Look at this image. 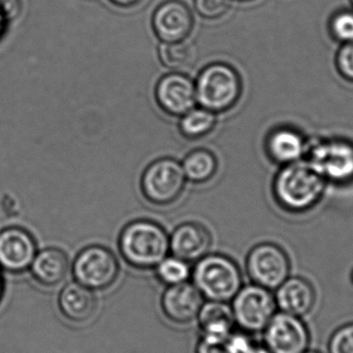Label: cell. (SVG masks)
Listing matches in <instances>:
<instances>
[{
    "instance_id": "cell-1",
    "label": "cell",
    "mask_w": 353,
    "mask_h": 353,
    "mask_svg": "<svg viewBox=\"0 0 353 353\" xmlns=\"http://www.w3.org/2000/svg\"><path fill=\"white\" fill-rule=\"evenodd\" d=\"M119 249L124 261L139 270L157 267L170 251V236L163 226L151 220L130 222L119 238Z\"/></svg>"
},
{
    "instance_id": "cell-2",
    "label": "cell",
    "mask_w": 353,
    "mask_h": 353,
    "mask_svg": "<svg viewBox=\"0 0 353 353\" xmlns=\"http://www.w3.org/2000/svg\"><path fill=\"white\" fill-rule=\"evenodd\" d=\"M325 188V179L306 161L283 165L273 185L276 201L292 212L306 211L316 205Z\"/></svg>"
},
{
    "instance_id": "cell-3",
    "label": "cell",
    "mask_w": 353,
    "mask_h": 353,
    "mask_svg": "<svg viewBox=\"0 0 353 353\" xmlns=\"http://www.w3.org/2000/svg\"><path fill=\"white\" fill-rule=\"evenodd\" d=\"M193 285L203 299L228 303L242 288V274L238 265L222 254L205 255L191 271Z\"/></svg>"
},
{
    "instance_id": "cell-4",
    "label": "cell",
    "mask_w": 353,
    "mask_h": 353,
    "mask_svg": "<svg viewBox=\"0 0 353 353\" xmlns=\"http://www.w3.org/2000/svg\"><path fill=\"white\" fill-rule=\"evenodd\" d=\"M195 84L196 101L213 113L232 109L242 94V80L230 64L216 62L205 66Z\"/></svg>"
},
{
    "instance_id": "cell-5",
    "label": "cell",
    "mask_w": 353,
    "mask_h": 353,
    "mask_svg": "<svg viewBox=\"0 0 353 353\" xmlns=\"http://www.w3.org/2000/svg\"><path fill=\"white\" fill-rule=\"evenodd\" d=\"M232 301L234 323L249 335L263 333L278 311L272 290L254 283L241 288Z\"/></svg>"
},
{
    "instance_id": "cell-6",
    "label": "cell",
    "mask_w": 353,
    "mask_h": 353,
    "mask_svg": "<svg viewBox=\"0 0 353 353\" xmlns=\"http://www.w3.org/2000/svg\"><path fill=\"white\" fill-rule=\"evenodd\" d=\"M306 161L325 182L353 180V143L343 139H323L308 144Z\"/></svg>"
},
{
    "instance_id": "cell-7",
    "label": "cell",
    "mask_w": 353,
    "mask_h": 353,
    "mask_svg": "<svg viewBox=\"0 0 353 353\" xmlns=\"http://www.w3.org/2000/svg\"><path fill=\"white\" fill-rule=\"evenodd\" d=\"M72 274L78 283L93 292H101L111 288L118 279L119 263L110 249L94 245L77 255Z\"/></svg>"
},
{
    "instance_id": "cell-8",
    "label": "cell",
    "mask_w": 353,
    "mask_h": 353,
    "mask_svg": "<svg viewBox=\"0 0 353 353\" xmlns=\"http://www.w3.org/2000/svg\"><path fill=\"white\" fill-rule=\"evenodd\" d=\"M185 182L182 165L175 159H161L145 170L141 187L147 201L153 205H169L181 196Z\"/></svg>"
},
{
    "instance_id": "cell-9",
    "label": "cell",
    "mask_w": 353,
    "mask_h": 353,
    "mask_svg": "<svg viewBox=\"0 0 353 353\" xmlns=\"http://www.w3.org/2000/svg\"><path fill=\"white\" fill-rule=\"evenodd\" d=\"M247 273L251 281L275 292L290 276V261L285 251L273 243H261L249 252Z\"/></svg>"
},
{
    "instance_id": "cell-10",
    "label": "cell",
    "mask_w": 353,
    "mask_h": 353,
    "mask_svg": "<svg viewBox=\"0 0 353 353\" xmlns=\"http://www.w3.org/2000/svg\"><path fill=\"white\" fill-rule=\"evenodd\" d=\"M263 343L271 353H304L310 347V331L301 317L277 311L263 330Z\"/></svg>"
},
{
    "instance_id": "cell-11",
    "label": "cell",
    "mask_w": 353,
    "mask_h": 353,
    "mask_svg": "<svg viewBox=\"0 0 353 353\" xmlns=\"http://www.w3.org/2000/svg\"><path fill=\"white\" fill-rule=\"evenodd\" d=\"M192 12L181 0H167L157 6L153 12V31L161 43L184 41L193 29Z\"/></svg>"
},
{
    "instance_id": "cell-12",
    "label": "cell",
    "mask_w": 353,
    "mask_h": 353,
    "mask_svg": "<svg viewBox=\"0 0 353 353\" xmlns=\"http://www.w3.org/2000/svg\"><path fill=\"white\" fill-rule=\"evenodd\" d=\"M155 97L165 113L182 117L196 103L195 84L182 72H171L157 83Z\"/></svg>"
},
{
    "instance_id": "cell-13",
    "label": "cell",
    "mask_w": 353,
    "mask_h": 353,
    "mask_svg": "<svg viewBox=\"0 0 353 353\" xmlns=\"http://www.w3.org/2000/svg\"><path fill=\"white\" fill-rule=\"evenodd\" d=\"M37 244L27 230L8 228L0 232V269L10 273H21L30 268Z\"/></svg>"
},
{
    "instance_id": "cell-14",
    "label": "cell",
    "mask_w": 353,
    "mask_h": 353,
    "mask_svg": "<svg viewBox=\"0 0 353 353\" xmlns=\"http://www.w3.org/2000/svg\"><path fill=\"white\" fill-rule=\"evenodd\" d=\"M203 304V296L188 282L168 286L161 301V311L165 319L178 325L193 323L199 316Z\"/></svg>"
},
{
    "instance_id": "cell-15",
    "label": "cell",
    "mask_w": 353,
    "mask_h": 353,
    "mask_svg": "<svg viewBox=\"0 0 353 353\" xmlns=\"http://www.w3.org/2000/svg\"><path fill=\"white\" fill-rule=\"evenodd\" d=\"M276 305L280 312L303 317L311 313L316 304V292L303 277H288L275 290Z\"/></svg>"
},
{
    "instance_id": "cell-16",
    "label": "cell",
    "mask_w": 353,
    "mask_h": 353,
    "mask_svg": "<svg viewBox=\"0 0 353 353\" xmlns=\"http://www.w3.org/2000/svg\"><path fill=\"white\" fill-rule=\"evenodd\" d=\"M211 244L209 230L196 222L181 224L170 238V250L187 263L197 261L207 255Z\"/></svg>"
},
{
    "instance_id": "cell-17",
    "label": "cell",
    "mask_w": 353,
    "mask_h": 353,
    "mask_svg": "<svg viewBox=\"0 0 353 353\" xmlns=\"http://www.w3.org/2000/svg\"><path fill=\"white\" fill-rule=\"evenodd\" d=\"M199 339L208 343L223 344L234 332V321L228 303L208 301L203 304L199 316Z\"/></svg>"
},
{
    "instance_id": "cell-18",
    "label": "cell",
    "mask_w": 353,
    "mask_h": 353,
    "mask_svg": "<svg viewBox=\"0 0 353 353\" xmlns=\"http://www.w3.org/2000/svg\"><path fill=\"white\" fill-rule=\"evenodd\" d=\"M60 312L72 323H87L94 316L97 300L94 292L78 282L68 284L58 298Z\"/></svg>"
},
{
    "instance_id": "cell-19",
    "label": "cell",
    "mask_w": 353,
    "mask_h": 353,
    "mask_svg": "<svg viewBox=\"0 0 353 353\" xmlns=\"http://www.w3.org/2000/svg\"><path fill=\"white\" fill-rule=\"evenodd\" d=\"M308 143L304 137L290 128H279L274 130L268 136L265 149L272 161L285 165L302 161L306 155Z\"/></svg>"
},
{
    "instance_id": "cell-20",
    "label": "cell",
    "mask_w": 353,
    "mask_h": 353,
    "mask_svg": "<svg viewBox=\"0 0 353 353\" xmlns=\"http://www.w3.org/2000/svg\"><path fill=\"white\" fill-rule=\"evenodd\" d=\"M33 278L41 285L54 288L68 277V255L57 248H47L37 253L30 265Z\"/></svg>"
},
{
    "instance_id": "cell-21",
    "label": "cell",
    "mask_w": 353,
    "mask_h": 353,
    "mask_svg": "<svg viewBox=\"0 0 353 353\" xmlns=\"http://www.w3.org/2000/svg\"><path fill=\"white\" fill-rule=\"evenodd\" d=\"M161 63L176 72L190 70L196 61L197 52L194 43L184 41L161 43L159 48Z\"/></svg>"
},
{
    "instance_id": "cell-22",
    "label": "cell",
    "mask_w": 353,
    "mask_h": 353,
    "mask_svg": "<svg viewBox=\"0 0 353 353\" xmlns=\"http://www.w3.org/2000/svg\"><path fill=\"white\" fill-rule=\"evenodd\" d=\"M182 168L186 179L195 184H203L217 173V159L207 149H196L185 157Z\"/></svg>"
},
{
    "instance_id": "cell-23",
    "label": "cell",
    "mask_w": 353,
    "mask_h": 353,
    "mask_svg": "<svg viewBox=\"0 0 353 353\" xmlns=\"http://www.w3.org/2000/svg\"><path fill=\"white\" fill-rule=\"evenodd\" d=\"M215 113L205 108H193L182 116L180 121V132L189 140H197L208 136L215 128Z\"/></svg>"
},
{
    "instance_id": "cell-24",
    "label": "cell",
    "mask_w": 353,
    "mask_h": 353,
    "mask_svg": "<svg viewBox=\"0 0 353 353\" xmlns=\"http://www.w3.org/2000/svg\"><path fill=\"white\" fill-rule=\"evenodd\" d=\"M157 277L167 286L178 285L187 282L191 276L189 263L175 256H167L157 265Z\"/></svg>"
},
{
    "instance_id": "cell-25",
    "label": "cell",
    "mask_w": 353,
    "mask_h": 353,
    "mask_svg": "<svg viewBox=\"0 0 353 353\" xmlns=\"http://www.w3.org/2000/svg\"><path fill=\"white\" fill-rule=\"evenodd\" d=\"M329 353H353V323L338 327L327 343Z\"/></svg>"
},
{
    "instance_id": "cell-26",
    "label": "cell",
    "mask_w": 353,
    "mask_h": 353,
    "mask_svg": "<svg viewBox=\"0 0 353 353\" xmlns=\"http://www.w3.org/2000/svg\"><path fill=\"white\" fill-rule=\"evenodd\" d=\"M331 32L333 37L342 43L353 41V12L342 10L332 18Z\"/></svg>"
},
{
    "instance_id": "cell-27",
    "label": "cell",
    "mask_w": 353,
    "mask_h": 353,
    "mask_svg": "<svg viewBox=\"0 0 353 353\" xmlns=\"http://www.w3.org/2000/svg\"><path fill=\"white\" fill-rule=\"evenodd\" d=\"M195 12L207 20H217L228 14L230 0H193Z\"/></svg>"
},
{
    "instance_id": "cell-28",
    "label": "cell",
    "mask_w": 353,
    "mask_h": 353,
    "mask_svg": "<svg viewBox=\"0 0 353 353\" xmlns=\"http://www.w3.org/2000/svg\"><path fill=\"white\" fill-rule=\"evenodd\" d=\"M336 62L340 74L353 82V41L343 43L338 51Z\"/></svg>"
},
{
    "instance_id": "cell-29",
    "label": "cell",
    "mask_w": 353,
    "mask_h": 353,
    "mask_svg": "<svg viewBox=\"0 0 353 353\" xmlns=\"http://www.w3.org/2000/svg\"><path fill=\"white\" fill-rule=\"evenodd\" d=\"M224 345L230 353H246L254 344L251 341L249 334L243 331H234Z\"/></svg>"
},
{
    "instance_id": "cell-30",
    "label": "cell",
    "mask_w": 353,
    "mask_h": 353,
    "mask_svg": "<svg viewBox=\"0 0 353 353\" xmlns=\"http://www.w3.org/2000/svg\"><path fill=\"white\" fill-rule=\"evenodd\" d=\"M22 10L20 0H0V12L8 22L18 18Z\"/></svg>"
},
{
    "instance_id": "cell-31",
    "label": "cell",
    "mask_w": 353,
    "mask_h": 353,
    "mask_svg": "<svg viewBox=\"0 0 353 353\" xmlns=\"http://www.w3.org/2000/svg\"><path fill=\"white\" fill-rule=\"evenodd\" d=\"M195 353H230L223 344L208 343L199 339L195 347Z\"/></svg>"
},
{
    "instance_id": "cell-32",
    "label": "cell",
    "mask_w": 353,
    "mask_h": 353,
    "mask_svg": "<svg viewBox=\"0 0 353 353\" xmlns=\"http://www.w3.org/2000/svg\"><path fill=\"white\" fill-rule=\"evenodd\" d=\"M109 1L119 8H128L138 6L143 0H109Z\"/></svg>"
},
{
    "instance_id": "cell-33",
    "label": "cell",
    "mask_w": 353,
    "mask_h": 353,
    "mask_svg": "<svg viewBox=\"0 0 353 353\" xmlns=\"http://www.w3.org/2000/svg\"><path fill=\"white\" fill-rule=\"evenodd\" d=\"M246 353H271L265 346L253 345Z\"/></svg>"
},
{
    "instance_id": "cell-34",
    "label": "cell",
    "mask_w": 353,
    "mask_h": 353,
    "mask_svg": "<svg viewBox=\"0 0 353 353\" xmlns=\"http://www.w3.org/2000/svg\"><path fill=\"white\" fill-rule=\"evenodd\" d=\"M8 21L4 18L3 14L0 12V37H1L2 33L4 32V29H6V25H8Z\"/></svg>"
},
{
    "instance_id": "cell-35",
    "label": "cell",
    "mask_w": 353,
    "mask_h": 353,
    "mask_svg": "<svg viewBox=\"0 0 353 353\" xmlns=\"http://www.w3.org/2000/svg\"><path fill=\"white\" fill-rule=\"evenodd\" d=\"M2 294H3V279H2L1 273H0V301H1Z\"/></svg>"
},
{
    "instance_id": "cell-36",
    "label": "cell",
    "mask_w": 353,
    "mask_h": 353,
    "mask_svg": "<svg viewBox=\"0 0 353 353\" xmlns=\"http://www.w3.org/2000/svg\"><path fill=\"white\" fill-rule=\"evenodd\" d=\"M304 353H321V352H316V350H311L310 348H309V350H307V352H305Z\"/></svg>"
},
{
    "instance_id": "cell-37",
    "label": "cell",
    "mask_w": 353,
    "mask_h": 353,
    "mask_svg": "<svg viewBox=\"0 0 353 353\" xmlns=\"http://www.w3.org/2000/svg\"><path fill=\"white\" fill-rule=\"evenodd\" d=\"M350 280H352V283L353 285V270H352V274H350Z\"/></svg>"
},
{
    "instance_id": "cell-38",
    "label": "cell",
    "mask_w": 353,
    "mask_h": 353,
    "mask_svg": "<svg viewBox=\"0 0 353 353\" xmlns=\"http://www.w3.org/2000/svg\"><path fill=\"white\" fill-rule=\"evenodd\" d=\"M236 1L246 2V1H251V0H236Z\"/></svg>"
},
{
    "instance_id": "cell-39",
    "label": "cell",
    "mask_w": 353,
    "mask_h": 353,
    "mask_svg": "<svg viewBox=\"0 0 353 353\" xmlns=\"http://www.w3.org/2000/svg\"><path fill=\"white\" fill-rule=\"evenodd\" d=\"M352 4H353V0H352Z\"/></svg>"
}]
</instances>
